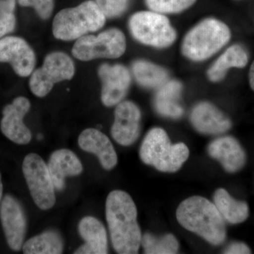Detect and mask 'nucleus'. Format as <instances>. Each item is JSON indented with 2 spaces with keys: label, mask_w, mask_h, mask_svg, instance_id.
Here are the masks:
<instances>
[{
  "label": "nucleus",
  "mask_w": 254,
  "mask_h": 254,
  "mask_svg": "<svg viewBox=\"0 0 254 254\" xmlns=\"http://www.w3.org/2000/svg\"><path fill=\"white\" fill-rule=\"evenodd\" d=\"M48 167L55 190H64L66 177L78 176L83 170L79 159L68 149L53 152L50 155Z\"/></svg>",
  "instance_id": "18"
},
{
  "label": "nucleus",
  "mask_w": 254,
  "mask_h": 254,
  "mask_svg": "<svg viewBox=\"0 0 254 254\" xmlns=\"http://www.w3.org/2000/svg\"><path fill=\"white\" fill-rule=\"evenodd\" d=\"M0 220L10 248L16 252L21 250L27 230V220L23 207L12 195H5L0 202Z\"/></svg>",
  "instance_id": "10"
},
{
  "label": "nucleus",
  "mask_w": 254,
  "mask_h": 254,
  "mask_svg": "<svg viewBox=\"0 0 254 254\" xmlns=\"http://www.w3.org/2000/svg\"><path fill=\"white\" fill-rule=\"evenodd\" d=\"M18 4L26 7H32L43 20L48 19L54 10L55 0H18Z\"/></svg>",
  "instance_id": "29"
},
{
  "label": "nucleus",
  "mask_w": 254,
  "mask_h": 254,
  "mask_svg": "<svg viewBox=\"0 0 254 254\" xmlns=\"http://www.w3.org/2000/svg\"><path fill=\"white\" fill-rule=\"evenodd\" d=\"M25 254H60L63 253L64 240L59 232L46 230L23 243Z\"/></svg>",
  "instance_id": "24"
},
{
  "label": "nucleus",
  "mask_w": 254,
  "mask_h": 254,
  "mask_svg": "<svg viewBox=\"0 0 254 254\" xmlns=\"http://www.w3.org/2000/svg\"><path fill=\"white\" fill-rule=\"evenodd\" d=\"M105 215L114 250L120 254L138 253L142 235L136 204L131 195L121 190L110 192Z\"/></svg>",
  "instance_id": "1"
},
{
  "label": "nucleus",
  "mask_w": 254,
  "mask_h": 254,
  "mask_svg": "<svg viewBox=\"0 0 254 254\" xmlns=\"http://www.w3.org/2000/svg\"><path fill=\"white\" fill-rule=\"evenodd\" d=\"M130 33L135 40L155 48H168L177 39V33L167 16L153 11H138L128 21Z\"/></svg>",
  "instance_id": "6"
},
{
  "label": "nucleus",
  "mask_w": 254,
  "mask_h": 254,
  "mask_svg": "<svg viewBox=\"0 0 254 254\" xmlns=\"http://www.w3.org/2000/svg\"><path fill=\"white\" fill-rule=\"evenodd\" d=\"M141 119V110L133 102L122 101L117 105L111 128L114 140L124 146L133 144L140 135Z\"/></svg>",
  "instance_id": "13"
},
{
  "label": "nucleus",
  "mask_w": 254,
  "mask_h": 254,
  "mask_svg": "<svg viewBox=\"0 0 254 254\" xmlns=\"http://www.w3.org/2000/svg\"><path fill=\"white\" fill-rule=\"evenodd\" d=\"M106 18L93 0L60 11L53 22L55 38L60 41L78 40L104 26Z\"/></svg>",
  "instance_id": "4"
},
{
  "label": "nucleus",
  "mask_w": 254,
  "mask_h": 254,
  "mask_svg": "<svg viewBox=\"0 0 254 254\" xmlns=\"http://www.w3.org/2000/svg\"><path fill=\"white\" fill-rule=\"evenodd\" d=\"M230 38L231 31L227 24L216 18H206L187 33L182 53L191 61H204L226 46Z\"/></svg>",
  "instance_id": "3"
},
{
  "label": "nucleus",
  "mask_w": 254,
  "mask_h": 254,
  "mask_svg": "<svg viewBox=\"0 0 254 254\" xmlns=\"http://www.w3.org/2000/svg\"><path fill=\"white\" fill-rule=\"evenodd\" d=\"M250 84L251 88L254 91V61L251 66L250 71Z\"/></svg>",
  "instance_id": "31"
},
{
  "label": "nucleus",
  "mask_w": 254,
  "mask_h": 254,
  "mask_svg": "<svg viewBox=\"0 0 254 254\" xmlns=\"http://www.w3.org/2000/svg\"><path fill=\"white\" fill-rule=\"evenodd\" d=\"M190 120L195 129L204 134H221L232 127L230 119L208 102L195 105L190 113Z\"/></svg>",
  "instance_id": "15"
},
{
  "label": "nucleus",
  "mask_w": 254,
  "mask_h": 254,
  "mask_svg": "<svg viewBox=\"0 0 254 254\" xmlns=\"http://www.w3.org/2000/svg\"><path fill=\"white\" fill-rule=\"evenodd\" d=\"M15 9L16 0H0V39L12 33L16 28Z\"/></svg>",
  "instance_id": "27"
},
{
  "label": "nucleus",
  "mask_w": 254,
  "mask_h": 254,
  "mask_svg": "<svg viewBox=\"0 0 254 254\" xmlns=\"http://www.w3.org/2000/svg\"><path fill=\"white\" fill-rule=\"evenodd\" d=\"M208 153L218 160L228 173H236L245 165L246 153L240 143L232 136H222L209 144Z\"/></svg>",
  "instance_id": "17"
},
{
  "label": "nucleus",
  "mask_w": 254,
  "mask_h": 254,
  "mask_svg": "<svg viewBox=\"0 0 254 254\" xmlns=\"http://www.w3.org/2000/svg\"><path fill=\"white\" fill-rule=\"evenodd\" d=\"M98 72L102 83L101 100L103 105L113 107L121 103L131 85V73L128 68L119 64H103L98 68Z\"/></svg>",
  "instance_id": "11"
},
{
  "label": "nucleus",
  "mask_w": 254,
  "mask_h": 254,
  "mask_svg": "<svg viewBox=\"0 0 254 254\" xmlns=\"http://www.w3.org/2000/svg\"><path fill=\"white\" fill-rule=\"evenodd\" d=\"M74 73V63L71 58L63 52H53L47 55L43 66L31 73L30 89L36 96L43 98L55 84L71 80Z\"/></svg>",
  "instance_id": "8"
},
{
  "label": "nucleus",
  "mask_w": 254,
  "mask_h": 254,
  "mask_svg": "<svg viewBox=\"0 0 254 254\" xmlns=\"http://www.w3.org/2000/svg\"><path fill=\"white\" fill-rule=\"evenodd\" d=\"M196 0H145L150 11L160 14H177L194 4Z\"/></svg>",
  "instance_id": "26"
},
{
  "label": "nucleus",
  "mask_w": 254,
  "mask_h": 254,
  "mask_svg": "<svg viewBox=\"0 0 254 254\" xmlns=\"http://www.w3.org/2000/svg\"><path fill=\"white\" fill-rule=\"evenodd\" d=\"M22 170L33 201L43 210H49L56 203L55 188L48 165L40 155L30 153L25 157Z\"/></svg>",
  "instance_id": "9"
},
{
  "label": "nucleus",
  "mask_w": 254,
  "mask_h": 254,
  "mask_svg": "<svg viewBox=\"0 0 254 254\" xmlns=\"http://www.w3.org/2000/svg\"><path fill=\"white\" fill-rule=\"evenodd\" d=\"M78 142L82 150L98 157L100 165L105 170H113L118 164V155L113 143L110 138L99 130L86 128L80 134Z\"/></svg>",
  "instance_id": "16"
},
{
  "label": "nucleus",
  "mask_w": 254,
  "mask_h": 254,
  "mask_svg": "<svg viewBox=\"0 0 254 254\" xmlns=\"http://www.w3.org/2000/svg\"><path fill=\"white\" fill-rule=\"evenodd\" d=\"M95 4L106 18L119 17L126 11L129 0H95Z\"/></svg>",
  "instance_id": "28"
},
{
  "label": "nucleus",
  "mask_w": 254,
  "mask_h": 254,
  "mask_svg": "<svg viewBox=\"0 0 254 254\" xmlns=\"http://www.w3.org/2000/svg\"><path fill=\"white\" fill-rule=\"evenodd\" d=\"M2 195H3V184H2V181H1V173H0V202H1V199H2Z\"/></svg>",
  "instance_id": "32"
},
{
  "label": "nucleus",
  "mask_w": 254,
  "mask_h": 254,
  "mask_svg": "<svg viewBox=\"0 0 254 254\" xmlns=\"http://www.w3.org/2000/svg\"><path fill=\"white\" fill-rule=\"evenodd\" d=\"M131 68L137 83L143 88L158 89L168 81V72L165 68L147 60H136Z\"/></svg>",
  "instance_id": "23"
},
{
  "label": "nucleus",
  "mask_w": 254,
  "mask_h": 254,
  "mask_svg": "<svg viewBox=\"0 0 254 254\" xmlns=\"http://www.w3.org/2000/svg\"><path fill=\"white\" fill-rule=\"evenodd\" d=\"M139 155L143 163L159 171L176 173L190 156V150L184 143L173 144L166 131L155 127L145 136Z\"/></svg>",
  "instance_id": "5"
},
{
  "label": "nucleus",
  "mask_w": 254,
  "mask_h": 254,
  "mask_svg": "<svg viewBox=\"0 0 254 254\" xmlns=\"http://www.w3.org/2000/svg\"><path fill=\"white\" fill-rule=\"evenodd\" d=\"M0 63H9L18 76L27 77L34 71L36 57L23 38L5 36L0 39Z\"/></svg>",
  "instance_id": "12"
},
{
  "label": "nucleus",
  "mask_w": 254,
  "mask_h": 254,
  "mask_svg": "<svg viewBox=\"0 0 254 254\" xmlns=\"http://www.w3.org/2000/svg\"><path fill=\"white\" fill-rule=\"evenodd\" d=\"M78 230L86 243L75 251V254H108L106 230L99 220L94 217H84L78 223Z\"/></svg>",
  "instance_id": "19"
},
{
  "label": "nucleus",
  "mask_w": 254,
  "mask_h": 254,
  "mask_svg": "<svg viewBox=\"0 0 254 254\" xmlns=\"http://www.w3.org/2000/svg\"><path fill=\"white\" fill-rule=\"evenodd\" d=\"M182 84L177 80L168 81L158 88L155 95L154 108L157 113L165 118L178 119L184 114L180 101Z\"/></svg>",
  "instance_id": "20"
},
{
  "label": "nucleus",
  "mask_w": 254,
  "mask_h": 254,
  "mask_svg": "<svg viewBox=\"0 0 254 254\" xmlns=\"http://www.w3.org/2000/svg\"><path fill=\"white\" fill-rule=\"evenodd\" d=\"M248 54L245 48L236 44L227 48L208 68L207 76L214 83L222 81L231 68H244L248 63Z\"/></svg>",
  "instance_id": "21"
},
{
  "label": "nucleus",
  "mask_w": 254,
  "mask_h": 254,
  "mask_svg": "<svg viewBox=\"0 0 254 254\" xmlns=\"http://www.w3.org/2000/svg\"><path fill=\"white\" fill-rule=\"evenodd\" d=\"M177 221L184 228L203 237L211 245L226 239L225 220L214 203L199 195L183 200L177 209Z\"/></svg>",
  "instance_id": "2"
},
{
  "label": "nucleus",
  "mask_w": 254,
  "mask_h": 254,
  "mask_svg": "<svg viewBox=\"0 0 254 254\" xmlns=\"http://www.w3.org/2000/svg\"><path fill=\"white\" fill-rule=\"evenodd\" d=\"M31 103L25 97L15 98L3 110L1 130L3 134L17 144H27L32 138L31 132L23 123V118L29 112Z\"/></svg>",
  "instance_id": "14"
},
{
  "label": "nucleus",
  "mask_w": 254,
  "mask_h": 254,
  "mask_svg": "<svg viewBox=\"0 0 254 254\" xmlns=\"http://www.w3.org/2000/svg\"><path fill=\"white\" fill-rule=\"evenodd\" d=\"M224 254H251L250 249L248 246L242 242H234L229 245Z\"/></svg>",
  "instance_id": "30"
},
{
  "label": "nucleus",
  "mask_w": 254,
  "mask_h": 254,
  "mask_svg": "<svg viewBox=\"0 0 254 254\" xmlns=\"http://www.w3.org/2000/svg\"><path fill=\"white\" fill-rule=\"evenodd\" d=\"M127 49L126 37L118 28H110L97 36L88 35L76 40L72 55L81 61L106 58L117 59L125 54Z\"/></svg>",
  "instance_id": "7"
},
{
  "label": "nucleus",
  "mask_w": 254,
  "mask_h": 254,
  "mask_svg": "<svg viewBox=\"0 0 254 254\" xmlns=\"http://www.w3.org/2000/svg\"><path fill=\"white\" fill-rule=\"evenodd\" d=\"M213 203L225 221L231 224L245 222L250 210L246 202L234 199L224 189H218L214 193Z\"/></svg>",
  "instance_id": "22"
},
{
  "label": "nucleus",
  "mask_w": 254,
  "mask_h": 254,
  "mask_svg": "<svg viewBox=\"0 0 254 254\" xmlns=\"http://www.w3.org/2000/svg\"><path fill=\"white\" fill-rule=\"evenodd\" d=\"M142 247L147 254H177L180 244L172 234L157 237L150 233H145L141 239Z\"/></svg>",
  "instance_id": "25"
}]
</instances>
